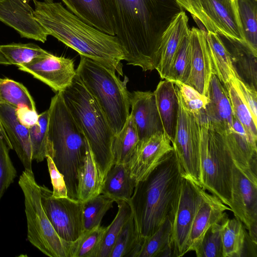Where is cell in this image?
<instances>
[{
	"instance_id": "cell-16",
	"label": "cell",
	"mask_w": 257,
	"mask_h": 257,
	"mask_svg": "<svg viewBox=\"0 0 257 257\" xmlns=\"http://www.w3.org/2000/svg\"><path fill=\"white\" fill-rule=\"evenodd\" d=\"M171 144L164 133L139 141L128 163L131 174L137 183L146 178L164 156L174 149Z\"/></svg>"
},
{
	"instance_id": "cell-43",
	"label": "cell",
	"mask_w": 257,
	"mask_h": 257,
	"mask_svg": "<svg viewBox=\"0 0 257 257\" xmlns=\"http://www.w3.org/2000/svg\"><path fill=\"white\" fill-rule=\"evenodd\" d=\"M174 84L185 107L198 118L204 114L208 102L207 96L186 84L176 82Z\"/></svg>"
},
{
	"instance_id": "cell-7",
	"label": "cell",
	"mask_w": 257,
	"mask_h": 257,
	"mask_svg": "<svg viewBox=\"0 0 257 257\" xmlns=\"http://www.w3.org/2000/svg\"><path fill=\"white\" fill-rule=\"evenodd\" d=\"M76 76L95 99L114 135L123 128L129 115L128 78L121 80L116 72L101 64L80 55Z\"/></svg>"
},
{
	"instance_id": "cell-44",
	"label": "cell",
	"mask_w": 257,
	"mask_h": 257,
	"mask_svg": "<svg viewBox=\"0 0 257 257\" xmlns=\"http://www.w3.org/2000/svg\"><path fill=\"white\" fill-rule=\"evenodd\" d=\"M9 148L0 136V201L17 177V171L9 155Z\"/></svg>"
},
{
	"instance_id": "cell-35",
	"label": "cell",
	"mask_w": 257,
	"mask_h": 257,
	"mask_svg": "<svg viewBox=\"0 0 257 257\" xmlns=\"http://www.w3.org/2000/svg\"><path fill=\"white\" fill-rule=\"evenodd\" d=\"M191 45L190 32L182 41L171 65L166 79L174 83L186 84L190 73Z\"/></svg>"
},
{
	"instance_id": "cell-14",
	"label": "cell",
	"mask_w": 257,
	"mask_h": 257,
	"mask_svg": "<svg viewBox=\"0 0 257 257\" xmlns=\"http://www.w3.org/2000/svg\"><path fill=\"white\" fill-rule=\"evenodd\" d=\"M17 67L47 84L55 93L63 91L76 75L73 59L52 53Z\"/></svg>"
},
{
	"instance_id": "cell-30",
	"label": "cell",
	"mask_w": 257,
	"mask_h": 257,
	"mask_svg": "<svg viewBox=\"0 0 257 257\" xmlns=\"http://www.w3.org/2000/svg\"><path fill=\"white\" fill-rule=\"evenodd\" d=\"M101 186L96 165L89 145L84 164L78 175V200L83 202L99 195Z\"/></svg>"
},
{
	"instance_id": "cell-13",
	"label": "cell",
	"mask_w": 257,
	"mask_h": 257,
	"mask_svg": "<svg viewBox=\"0 0 257 257\" xmlns=\"http://www.w3.org/2000/svg\"><path fill=\"white\" fill-rule=\"evenodd\" d=\"M234 216L248 230L249 237L257 244V183L246 177L234 164L229 207Z\"/></svg>"
},
{
	"instance_id": "cell-47",
	"label": "cell",
	"mask_w": 257,
	"mask_h": 257,
	"mask_svg": "<svg viewBox=\"0 0 257 257\" xmlns=\"http://www.w3.org/2000/svg\"><path fill=\"white\" fill-rule=\"evenodd\" d=\"M16 114L19 121L29 128L38 123L39 114L26 105H21L16 109Z\"/></svg>"
},
{
	"instance_id": "cell-23",
	"label": "cell",
	"mask_w": 257,
	"mask_h": 257,
	"mask_svg": "<svg viewBox=\"0 0 257 257\" xmlns=\"http://www.w3.org/2000/svg\"><path fill=\"white\" fill-rule=\"evenodd\" d=\"M204 116L222 126L228 133L232 130L233 115L226 89L217 77L212 74L208 88Z\"/></svg>"
},
{
	"instance_id": "cell-21",
	"label": "cell",
	"mask_w": 257,
	"mask_h": 257,
	"mask_svg": "<svg viewBox=\"0 0 257 257\" xmlns=\"http://www.w3.org/2000/svg\"><path fill=\"white\" fill-rule=\"evenodd\" d=\"M229 207L211 194L207 192L193 219L187 243V253L195 251L207 230L219 221Z\"/></svg>"
},
{
	"instance_id": "cell-10",
	"label": "cell",
	"mask_w": 257,
	"mask_h": 257,
	"mask_svg": "<svg viewBox=\"0 0 257 257\" xmlns=\"http://www.w3.org/2000/svg\"><path fill=\"white\" fill-rule=\"evenodd\" d=\"M207 192L194 179L184 173L172 221L173 257H180L187 253L192 222Z\"/></svg>"
},
{
	"instance_id": "cell-49",
	"label": "cell",
	"mask_w": 257,
	"mask_h": 257,
	"mask_svg": "<svg viewBox=\"0 0 257 257\" xmlns=\"http://www.w3.org/2000/svg\"><path fill=\"white\" fill-rule=\"evenodd\" d=\"M0 64L1 65H11L9 61L7 60V59L5 57V56L3 54V53L0 51Z\"/></svg>"
},
{
	"instance_id": "cell-5",
	"label": "cell",
	"mask_w": 257,
	"mask_h": 257,
	"mask_svg": "<svg viewBox=\"0 0 257 257\" xmlns=\"http://www.w3.org/2000/svg\"><path fill=\"white\" fill-rule=\"evenodd\" d=\"M61 92L67 107L88 143L102 185L113 164L114 134L99 105L76 75Z\"/></svg>"
},
{
	"instance_id": "cell-19",
	"label": "cell",
	"mask_w": 257,
	"mask_h": 257,
	"mask_svg": "<svg viewBox=\"0 0 257 257\" xmlns=\"http://www.w3.org/2000/svg\"><path fill=\"white\" fill-rule=\"evenodd\" d=\"M16 109L7 103H0V122L25 170L33 171L29 128L19 121Z\"/></svg>"
},
{
	"instance_id": "cell-8",
	"label": "cell",
	"mask_w": 257,
	"mask_h": 257,
	"mask_svg": "<svg viewBox=\"0 0 257 257\" xmlns=\"http://www.w3.org/2000/svg\"><path fill=\"white\" fill-rule=\"evenodd\" d=\"M18 183L24 196L29 242L48 256L71 257L73 242L60 238L54 229L42 206L40 186L33 171H23Z\"/></svg>"
},
{
	"instance_id": "cell-26",
	"label": "cell",
	"mask_w": 257,
	"mask_h": 257,
	"mask_svg": "<svg viewBox=\"0 0 257 257\" xmlns=\"http://www.w3.org/2000/svg\"><path fill=\"white\" fill-rule=\"evenodd\" d=\"M205 36L213 74L224 86L231 83L238 76L228 50L217 34L206 31Z\"/></svg>"
},
{
	"instance_id": "cell-50",
	"label": "cell",
	"mask_w": 257,
	"mask_h": 257,
	"mask_svg": "<svg viewBox=\"0 0 257 257\" xmlns=\"http://www.w3.org/2000/svg\"><path fill=\"white\" fill-rule=\"evenodd\" d=\"M22 1L24 2H26V3H29L30 1H31V0H22Z\"/></svg>"
},
{
	"instance_id": "cell-15",
	"label": "cell",
	"mask_w": 257,
	"mask_h": 257,
	"mask_svg": "<svg viewBox=\"0 0 257 257\" xmlns=\"http://www.w3.org/2000/svg\"><path fill=\"white\" fill-rule=\"evenodd\" d=\"M34 12L29 3L22 0H0V21L21 37L45 43L49 35L35 19Z\"/></svg>"
},
{
	"instance_id": "cell-45",
	"label": "cell",
	"mask_w": 257,
	"mask_h": 257,
	"mask_svg": "<svg viewBox=\"0 0 257 257\" xmlns=\"http://www.w3.org/2000/svg\"><path fill=\"white\" fill-rule=\"evenodd\" d=\"M233 84L240 94L247 105L253 120L257 122V92L256 90L244 83L239 77H236Z\"/></svg>"
},
{
	"instance_id": "cell-28",
	"label": "cell",
	"mask_w": 257,
	"mask_h": 257,
	"mask_svg": "<svg viewBox=\"0 0 257 257\" xmlns=\"http://www.w3.org/2000/svg\"><path fill=\"white\" fill-rule=\"evenodd\" d=\"M172 220L167 217L152 235L144 238L137 257H172Z\"/></svg>"
},
{
	"instance_id": "cell-24",
	"label": "cell",
	"mask_w": 257,
	"mask_h": 257,
	"mask_svg": "<svg viewBox=\"0 0 257 257\" xmlns=\"http://www.w3.org/2000/svg\"><path fill=\"white\" fill-rule=\"evenodd\" d=\"M164 133L173 142L178 116L179 103L174 83L167 79L160 81L154 91Z\"/></svg>"
},
{
	"instance_id": "cell-11",
	"label": "cell",
	"mask_w": 257,
	"mask_h": 257,
	"mask_svg": "<svg viewBox=\"0 0 257 257\" xmlns=\"http://www.w3.org/2000/svg\"><path fill=\"white\" fill-rule=\"evenodd\" d=\"M177 94L178 116L172 145L184 172L199 184V119L185 107L178 92Z\"/></svg>"
},
{
	"instance_id": "cell-41",
	"label": "cell",
	"mask_w": 257,
	"mask_h": 257,
	"mask_svg": "<svg viewBox=\"0 0 257 257\" xmlns=\"http://www.w3.org/2000/svg\"><path fill=\"white\" fill-rule=\"evenodd\" d=\"M48 109L39 114L38 123L29 128L32 159L42 162L48 156L47 128Z\"/></svg>"
},
{
	"instance_id": "cell-34",
	"label": "cell",
	"mask_w": 257,
	"mask_h": 257,
	"mask_svg": "<svg viewBox=\"0 0 257 257\" xmlns=\"http://www.w3.org/2000/svg\"><path fill=\"white\" fill-rule=\"evenodd\" d=\"M116 203L117 212L111 223L105 228L97 257H110L120 231L132 216L131 208L126 202L119 201Z\"/></svg>"
},
{
	"instance_id": "cell-31",
	"label": "cell",
	"mask_w": 257,
	"mask_h": 257,
	"mask_svg": "<svg viewBox=\"0 0 257 257\" xmlns=\"http://www.w3.org/2000/svg\"><path fill=\"white\" fill-rule=\"evenodd\" d=\"M246 235L240 221L226 217L222 231L223 257L243 256Z\"/></svg>"
},
{
	"instance_id": "cell-33",
	"label": "cell",
	"mask_w": 257,
	"mask_h": 257,
	"mask_svg": "<svg viewBox=\"0 0 257 257\" xmlns=\"http://www.w3.org/2000/svg\"><path fill=\"white\" fill-rule=\"evenodd\" d=\"M237 6L245 44L257 55V0H237Z\"/></svg>"
},
{
	"instance_id": "cell-20",
	"label": "cell",
	"mask_w": 257,
	"mask_h": 257,
	"mask_svg": "<svg viewBox=\"0 0 257 257\" xmlns=\"http://www.w3.org/2000/svg\"><path fill=\"white\" fill-rule=\"evenodd\" d=\"M190 30L188 17L182 11L174 17L164 32L160 45L159 61L156 68L161 78H167L176 53Z\"/></svg>"
},
{
	"instance_id": "cell-46",
	"label": "cell",
	"mask_w": 257,
	"mask_h": 257,
	"mask_svg": "<svg viewBox=\"0 0 257 257\" xmlns=\"http://www.w3.org/2000/svg\"><path fill=\"white\" fill-rule=\"evenodd\" d=\"M46 159L53 187L52 196L55 198L68 197L63 176L58 170L50 156H47Z\"/></svg>"
},
{
	"instance_id": "cell-6",
	"label": "cell",
	"mask_w": 257,
	"mask_h": 257,
	"mask_svg": "<svg viewBox=\"0 0 257 257\" xmlns=\"http://www.w3.org/2000/svg\"><path fill=\"white\" fill-rule=\"evenodd\" d=\"M199 119V184L204 190L230 207L233 161L227 141V132L204 115Z\"/></svg>"
},
{
	"instance_id": "cell-18",
	"label": "cell",
	"mask_w": 257,
	"mask_h": 257,
	"mask_svg": "<svg viewBox=\"0 0 257 257\" xmlns=\"http://www.w3.org/2000/svg\"><path fill=\"white\" fill-rule=\"evenodd\" d=\"M191 45V70L186 84L207 96L213 74L205 32L195 27L190 30Z\"/></svg>"
},
{
	"instance_id": "cell-4",
	"label": "cell",
	"mask_w": 257,
	"mask_h": 257,
	"mask_svg": "<svg viewBox=\"0 0 257 257\" xmlns=\"http://www.w3.org/2000/svg\"><path fill=\"white\" fill-rule=\"evenodd\" d=\"M48 111V156L64 177L68 197L78 200V177L89 144L67 107L61 92L52 97Z\"/></svg>"
},
{
	"instance_id": "cell-22",
	"label": "cell",
	"mask_w": 257,
	"mask_h": 257,
	"mask_svg": "<svg viewBox=\"0 0 257 257\" xmlns=\"http://www.w3.org/2000/svg\"><path fill=\"white\" fill-rule=\"evenodd\" d=\"M66 8L86 24L115 36L112 20L105 0H61Z\"/></svg>"
},
{
	"instance_id": "cell-32",
	"label": "cell",
	"mask_w": 257,
	"mask_h": 257,
	"mask_svg": "<svg viewBox=\"0 0 257 257\" xmlns=\"http://www.w3.org/2000/svg\"><path fill=\"white\" fill-rule=\"evenodd\" d=\"M143 239L132 216L120 231L110 257H137Z\"/></svg>"
},
{
	"instance_id": "cell-3",
	"label": "cell",
	"mask_w": 257,
	"mask_h": 257,
	"mask_svg": "<svg viewBox=\"0 0 257 257\" xmlns=\"http://www.w3.org/2000/svg\"><path fill=\"white\" fill-rule=\"evenodd\" d=\"M185 173L173 149L137 183L127 203L141 237L154 233L166 218L173 221Z\"/></svg>"
},
{
	"instance_id": "cell-38",
	"label": "cell",
	"mask_w": 257,
	"mask_h": 257,
	"mask_svg": "<svg viewBox=\"0 0 257 257\" xmlns=\"http://www.w3.org/2000/svg\"><path fill=\"white\" fill-rule=\"evenodd\" d=\"M114 202L112 198L102 193L83 202L84 230L101 225L103 216L112 207Z\"/></svg>"
},
{
	"instance_id": "cell-29",
	"label": "cell",
	"mask_w": 257,
	"mask_h": 257,
	"mask_svg": "<svg viewBox=\"0 0 257 257\" xmlns=\"http://www.w3.org/2000/svg\"><path fill=\"white\" fill-rule=\"evenodd\" d=\"M133 120L129 115L121 130L115 135L112 144L113 164H127L133 158L139 143Z\"/></svg>"
},
{
	"instance_id": "cell-48",
	"label": "cell",
	"mask_w": 257,
	"mask_h": 257,
	"mask_svg": "<svg viewBox=\"0 0 257 257\" xmlns=\"http://www.w3.org/2000/svg\"><path fill=\"white\" fill-rule=\"evenodd\" d=\"M2 103V100L1 98V96H0V103ZM0 136H1L3 137V139L4 140L5 142L7 144V145L8 146V147L9 148V149H13L12 146L10 142L9 138H8L4 129L3 128L2 125L1 123V122H0Z\"/></svg>"
},
{
	"instance_id": "cell-39",
	"label": "cell",
	"mask_w": 257,
	"mask_h": 257,
	"mask_svg": "<svg viewBox=\"0 0 257 257\" xmlns=\"http://www.w3.org/2000/svg\"><path fill=\"white\" fill-rule=\"evenodd\" d=\"M228 215L213 224L206 231L195 250L197 257H223L222 231L224 220Z\"/></svg>"
},
{
	"instance_id": "cell-9",
	"label": "cell",
	"mask_w": 257,
	"mask_h": 257,
	"mask_svg": "<svg viewBox=\"0 0 257 257\" xmlns=\"http://www.w3.org/2000/svg\"><path fill=\"white\" fill-rule=\"evenodd\" d=\"M199 21L207 32L246 45L238 12L237 0H175Z\"/></svg>"
},
{
	"instance_id": "cell-37",
	"label": "cell",
	"mask_w": 257,
	"mask_h": 257,
	"mask_svg": "<svg viewBox=\"0 0 257 257\" xmlns=\"http://www.w3.org/2000/svg\"><path fill=\"white\" fill-rule=\"evenodd\" d=\"M0 51L11 65L17 66L28 63L34 59L49 55L51 53L32 43L0 45Z\"/></svg>"
},
{
	"instance_id": "cell-27",
	"label": "cell",
	"mask_w": 257,
	"mask_h": 257,
	"mask_svg": "<svg viewBox=\"0 0 257 257\" xmlns=\"http://www.w3.org/2000/svg\"><path fill=\"white\" fill-rule=\"evenodd\" d=\"M223 38L226 39L227 44H224L230 53L237 75L244 83L256 90L257 55L242 43Z\"/></svg>"
},
{
	"instance_id": "cell-36",
	"label": "cell",
	"mask_w": 257,
	"mask_h": 257,
	"mask_svg": "<svg viewBox=\"0 0 257 257\" xmlns=\"http://www.w3.org/2000/svg\"><path fill=\"white\" fill-rule=\"evenodd\" d=\"M0 96L2 103L16 108L26 105L36 110L35 101L28 89L21 83L8 78H0Z\"/></svg>"
},
{
	"instance_id": "cell-1",
	"label": "cell",
	"mask_w": 257,
	"mask_h": 257,
	"mask_svg": "<svg viewBox=\"0 0 257 257\" xmlns=\"http://www.w3.org/2000/svg\"><path fill=\"white\" fill-rule=\"evenodd\" d=\"M127 64L156 69L161 38L183 9L175 0H105Z\"/></svg>"
},
{
	"instance_id": "cell-2",
	"label": "cell",
	"mask_w": 257,
	"mask_h": 257,
	"mask_svg": "<svg viewBox=\"0 0 257 257\" xmlns=\"http://www.w3.org/2000/svg\"><path fill=\"white\" fill-rule=\"evenodd\" d=\"M34 17L52 36L83 56L123 75L122 46L116 36L106 34L81 20L53 0H33Z\"/></svg>"
},
{
	"instance_id": "cell-40",
	"label": "cell",
	"mask_w": 257,
	"mask_h": 257,
	"mask_svg": "<svg viewBox=\"0 0 257 257\" xmlns=\"http://www.w3.org/2000/svg\"><path fill=\"white\" fill-rule=\"evenodd\" d=\"M105 228L100 225L84 230L73 242L71 257H97Z\"/></svg>"
},
{
	"instance_id": "cell-12",
	"label": "cell",
	"mask_w": 257,
	"mask_h": 257,
	"mask_svg": "<svg viewBox=\"0 0 257 257\" xmlns=\"http://www.w3.org/2000/svg\"><path fill=\"white\" fill-rule=\"evenodd\" d=\"M52 191L40 186L43 209L59 236L68 242H74L84 230L83 202L69 197L55 198Z\"/></svg>"
},
{
	"instance_id": "cell-42",
	"label": "cell",
	"mask_w": 257,
	"mask_h": 257,
	"mask_svg": "<svg viewBox=\"0 0 257 257\" xmlns=\"http://www.w3.org/2000/svg\"><path fill=\"white\" fill-rule=\"evenodd\" d=\"M224 87L228 95L233 116L241 123L247 133L257 140V124L239 91L232 82Z\"/></svg>"
},
{
	"instance_id": "cell-25",
	"label": "cell",
	"mask_w": 257,
	"mask_h": 257,
	"mask_svg": "<svg viewBox=\"0 0 257 257\" xmlns=\"http://www.w3.org/2000/svg\"><path fill=\"white\" fill-rule=\"evenodd\" d=\"M136 184L131 174L128 164H114L106 174L100 193L109 196L116 203L127 202L133 194Z\"/></svg>"
},
{
	"instance_id": "cell-17",
	"label": "cell",
	"mask_w": 257,
	"mask_h": 257,
	"mask_svg": "<svg viewBox=\"0 0 257 257\" xmlns=\"http://www.w3.org/2000/svg\"><path fill=\"white\" fill-rule=\"evenodd\" d=\"M130 115L135 124L139 140L164 133L154 92H130Z\"/></svg>"
}]
</instances>
